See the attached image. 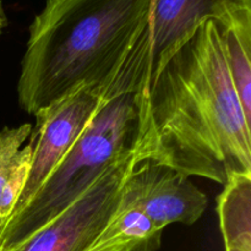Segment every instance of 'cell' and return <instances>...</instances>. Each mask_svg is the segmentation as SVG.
Instances as JSON below:
<instances>
[{
    "mask_svg": "<svg viewBox=\"0 0 251 251\" xmlns=\"http://www.w3.org/2000/svg\"><path fill=\"white\" fill-rule=\"evenodd\" d=\"M6 25H7V17H6V14H5L4 7H2L1 1H0V34L2 33V31H4V28L6 27Z\"/></svg>",
    "mask_w": 251,
    "mask_h": 251,
    "instance_id": "obj_12",
    "label": "cell"
},
{
    "mask_svg": "<svg viewBox=\"0 0 251 251\" xmlns=\"http://www.w3.org/2000/svg\"><path fill=\"white\" fill-rule=\"evenodd\" d=\"M163 230L120 198L107 225L83 251H157Z\"/></svg>",
    "mask_w": 251,
    "mask_h": 251,
    "instance_id": "obj_9",
    "label": "cell"
},
{
    "mask_svg": "<svg viewBox=\"0 0 251 251\" xmlns=\"http://www.w3.org/2000/svg\"><path fill=\"white\" fill-rule=\"evenodd\" d=\"M251 14V0H152L147 24L153 69L207 19L222 25Z\"/></svg>",
    "mask_w": 251,
    "mask_h": 251,
    "instance_id": "obj_7",
    "label": "cell"
},
{
    "mask_svg": "<svg viewBox=\"0 0 251 251\" xmlns=\"http://www.w3.org/2000/svg\"><path fill=\"white\" fill-rule=\"evenodd\" d=\"M223 242L226 251H251V238H235Z\"/></svg>",
    "mask_w": 251,
    "mask_h": 251,
    "instance_id": "obj_11",
    "label": "cell"
},
{
    "mask_svg": "<svg viewBox=\"0 0 251 251\" xmlns=\"http://www.w3.org/2000/svg\"><path fill=\"white\" fill-rule=\"evenodd\" d=\"M152 0H47L29 26L17 100L34 114L78 87L103 82L149 24Z\"/></svg>",
    "mask_w": 251,
    "mask_h": 251,
    "instance_id": "obj_2",
    "label": "cell"
},
{
    "mask_svg": "<svg viewBox=\"0 0 251 251\" xmlns=\"http://www.w3.org/2000/svg\"><path fill=\"white\" fill-rule=\"evenodd\" d=\"M146 27L108 80L104 95L53 173L0 234V251L19 244L80 198L114 162L139 151L151 66Z\"/></svg>",
    "mask_w": 251,
    "mask_h": 251,
    "instance_id": "obj_3",
    "label": "cell"
},
{
    "mask_svg": "<svg viewBox=\"0 0 251 251\" xmlns=\"http://www.w3.org/2000/svg\"><path fill=\"white\" fill-rule=\"evenodd\" d=\"M110 76L103 82L81 86L34 113L36 123L28 140L32 145L31 169L14 215L31 201L85 130L102 100Z\"/></svg>",
    "mask_w": 251,
    "mask_h": 251,
    "instance_id": "obj_5",
    "label": "cell"
},
{
    "mask_svg": "<svg viewBox=\"0 0 251 251\" xmlns=\"http://www.w3.org/2000/svg\"><path fill=\"white\" fill-rule=\"evenodd\" d=\"M250 129L228 66L225 29L207 19L150 70L139 153L225 186L234 176H251Z\"/></svg>",
    "mask_w": 251,
    "mask_h": 251,
    "instance_id": "obj_1",
    "label": "cell"
},
{
    "mask_svg": "<svg viewBox=\"0 0 251 251\" xmlns=\"http://www.w3.org/2000/svg\"><path fill=\"white\" fill-rule=\"evenodd\" d=\"M137 162H141L139 151L118 159L56 217L2 251H83L118 207L123 185Z\"/></svg>",
    "mask_w": 251,
    "mask_h": 251,
    "instance_id": "obj_4",
    "label": "cell"
},
{
    "mask_svg": "<svg viewBox=\"0 0 251 251\" xmlns=\"http://www.w3.org/2000/svg\"><path fill=\"white\" fill-rule=\"evenodd\" d=\"M32 124L0 130V234L16 211L31 169Z\"/></svg>",
    "mask_w": 251,
    "mask_h": 251,
    "instance_id": "obj_8",
    "label": "cell"
},
{
    "mask_svg": "<svg viewBox=\"0 0 251 251\" xmlns=\"http://www.w3.org/2000/svg\"><path fill=\"white\" fill-rule=\"evenodd\" d=\"M222 26L233 83L245 115L251 120V15H245Z\"/></svg>",
    "mask_w": 251,
    "mask_h": 251,
    "instance_id": "obj_10",
    "label": "cell"
},
{
    "mask_svg": "<svg viewBox=\"0 0 251 251\" xmlns=\"http://www.w3.org/2000/svg\"><path fill=\"white\" fill-rule=\"evenodd\" d=\"M122 200L162 230L173 223L194 225L202 217L208 202L190 176L150 159L135 164L123 185Z\"/></svg>",
    "mask_w": 251,
    "mask_h": 251,
    "instance_id": "obj_6",
    "label": "cell"
}]
</instances>
